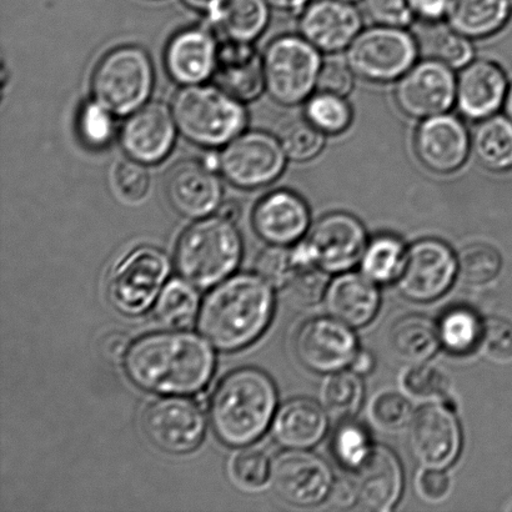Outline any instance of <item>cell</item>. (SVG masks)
Masks as SVG:
<instances>
[{"label":"cell","instance_id":"obj_1","mask_svg":"<svg viewBox=\"0 0 512 512\" xmlns=\"http://www.w3.org/2000/svg\"><path fill=\"white\" fill-rule=\"evenodd\" d=\"M125 374L138 388L162 395L200 393L212 380L215 355L205 340L188 331L143 336L129 346Z\"/></svg>","mask_w":512,"mask_h":512},{"label":"cell","instance_id":"obj_2","mask_svg":"<svg viewBox=\"0 0 512 512\" xmlns=\"http://www.w3.org/2000/svg\"><path fill=\"white\" fill-rule=\"evenodd\" d=\"M274 305L273 290L261 276L235 275L204 299L198 329L218 350H242L268 329Z\"/></svg>","mask_w":512,"mask_h":512},{"label":"cell","instance_id":"obj_3","mask_svg":"<svg viewBox=\"0 0 512 512\" xmlns=\"http://www.w3.org/2000/svg\"><path fill=\"white\" fill-rule=\"evenodd\" d=\"M276 406L278 391L268 374L256 368L237 369L214 389L210 423L222 443L242 448L265 434L273 424Z\"/></svg>","mask_w":512,"mask_h":512},{"label":"cell","instance_id":"obj_4","mask_svg":"<svg viewBox=\"0 0 512 512\" xmlns=\"http://www.w3.org/2000/svg\"><path fill=\"white\" fill-rule=\"evenodd\" d=\"M242 254L238 228L218 215L199 219L185 230L175 249V265L189 284L208 289L238 268Z\"/></svg>","mask_w":512,"mask_h":512},{"label":"cell","instance_id":"obj_5","mask_svg":"<svg viewBox=\"0 0 512 512\" xmlns=\"http://www.w3.org/2000/svg\"><path fill=\"white\" fill-rule=\"evenodd\" d=\"M172 112L183 137L204 148L229 144L248 124L243 103L217 85H187L180 89L174 95Z\"/></svg>","mask_w":512,"mask_h":512},{"label":"cell","instance_id":"obj_6","mask_svg":"<svg viewBox=\"0 0 512 512\" xmlns=\"http://www.w3.org/2000/svg\"><path fill=\"white\" fill-rule=\"evenodd\" d=\"M153 87L152 59L135 45L115 48L105 55L92 78L95 102L117 117H127L144 107Z\"/></svg>","mask_w":512,"mask_h":512},{"label":"cell","instance_id":"obj_7","mask_svg":"<svg viewBox=\"0 0 512 512\" xmlns=\"http://www.w3.org/2000/svg\"><path fill=\"white\" fill-rule=\"evenodd\" d=\"M320 50L301 35H284L264 53L265 89L285 107L306 102L313 95L323 65Z\"/></svg>","mask_w":512,"mask_h":512},{"label":"cell","instance_id":"obj_8","mask_svg":"<svg viewBox=\"0 0 512 512\" xmlns=\"http://www.w3.org/2000/svg\"><path fill=\"white\" fill-rule=\"evenodd\" d=\"M419 44L405 28L361 30L346 49V62L356 77L370 83L398 82L419 57Z\"/></svg>","mask_w":512,"mask_h":512},{"label":"cell","instance_id":"obj_9","mask_svg":"<svg viewBox=\"0 0 512 512\" xmlns=\"http://www.w3.org/2000/svg\"><path fill=\"white\" fill-rule=\"evenodd\" d=\"M368 243L360 220L339 212L319 219L293 250L299 265L311 264L328 274H343L360 263Z\"/></svg>","mask_w":512,"mask_h":512},{"label":"cell","instance_id":"obj_10","mask_svg":"<svg viewBox=\"0 0 512 512\" xmlns=\"http://www.w3.org/2000/svg\"><path fill=\"white\" fill-rule=\"evenodd\" d=\"M286 159L278 138L252 130L227 144L219 155V170L234 187L263 188L283 174Z\"/></svg>","mask_w":512,"mask_h":512},{"label":"cell","instance_id":"obj_11","mask_svg":"<svg viewBox=\"0 0 512 512\" xmlns=\"http://www.w3.org/2000/svg\"><path fill=\"white\" fill-rule=\"evenodd\" d=\"M172 270L168 256L153 247H140L114 269L109 284L112 304L120 313L139 315L157 299Z\"/></svg>","mask_w":512,"mask_h":512},{"label":"cell","instance_id":"obj_12","mask_svg":"<svg viewBox=\"0 0 512 512\" xmlns=\"http://www.w3.org/2000/svg\"><path fill=\"white\" fill-rule=\"evenodd\" d=\"M458 270V258L448 244L421 239L406 250L403 270L396 281L406 299L430 303L448 293Z\"/></svg>","mask_w":512,"mask_h":512},{"label":"cell","instance_id":"obj_13","mask_svg":"<svg viewBox=\"0 0 512 512\" xmlns=\"http://www.w3.org/2000/svg\"><path fill=\"white\" fill-rule=\"evenodd\" d=\"M143 429L158 449L173 455L192 453L207 431V420L195 401L163 398L153 401L143 415Z\"/></svg>","mask_w":512,"mask_h":512},{"label":"cell","instance_id":"obj_14","mask_svg":"<svg viewBox=\"0 0 512 512\" xmlns=\"http://www.w3.org/2000/svg\"><path fill=\"white\" fill-rule=\"evenodd\" d=\"M456 79L454 69L439 60H421L396 83L395 102L414 119L448 113L456 104Z\"/></svg>","mask_w":512,"mask_h":512},{"label":"cell","instance_id":"obj_15","mask_svg":"<svg viewBox=\"0 0 512 512\" xmlns=\"http://www.w3.org/2000/svg\"><path fill=\"white\" fill-rule=\"evenodd\" d=\"M275 494L296 508H313L328 499L334 484L329 465L306 450L288 449L271 461Z\"/></svg>","mask_w":512,"mask_h":512},{"label":"cell","instance_id":"obj_16","mask_svg":"<svg viewBox=\"0 0 512 512\" xmlns=\"http://www.w3.org/2000/svg\"><path fill=\"white\" fill-rule=\"evenodd\" d=\"M410 449L424 469L445 470L459 458L461 428L453 401L425 406L410 423Z\"/></svg>","mask_w":512,"mask_h":512},{"label":"cell","instance_id":"obj_17","mask_svg":"<svg viewBox=\"0 0 512 512\" xmlns=\"http://www.w3.org/2000/svg\"><path fill=\"white\" fill-rule=\"evenodd\" d=\"M294 349L304 368L316 374H333L350 366L358 353V341L349 325L331 316L301 325Z\"/></svg>","mask_w":512,"mask_h":512},{"label":"cell","instance_id":"obj_18","mask_svg":"<svg viewBox=\"0 0 512 512\" xmlns=\"http://www.w3.org/2000/svg\"><path fill=\"white\" fill-rule=\"evenodd\" d=\"M414 148L420 163L435 174L459 170L471 152V138L463 120L445 113L424 119L416 129Z\"/></svg>","mask_w":512,"mask_h":512},{"label":"cell","instance_id":"obj_19","mask_svg":"<svg viewBox=\"0 0 512 512\" xmlns=\"http://www.w3.org/2000/svg\"><path fill=\"white\" fill-rule=\"evenodd\" d=\"M177 123L167 105L145 104L129 115L120 130V144L130 159L145 165L163 162L177 139Z\"/></svg>","mask_w":512,"mask_h":512},{"label":"cell","instance_id":"obj_20","mask_svg":"<svg viewBox=\"0 0 512 512\" xmlns=\"http://www.w3.org/2000/svg\"><path fill=\"white\" fill-rule=\"evenodd\" d=\"M217 170L198 160H182L169 169L165 192L170 205L189 219H203L222 207L223 185Z\"/></svg>","mask_w":512,"mask_h":512},{"label":"cell","instance_id":"obj_21","mask_svg":"<svg viewBox=\"0 0 512 512\" xmlns=\"http://www.w3.org/2000/svg\"><path fill=\"white\" fill-rule=\"evenodd\" d=\"M299 17L301 37L326 54L348 49L363 28L358 8L341 0L310 2Z\"/></svg>","mask_w":512,"mask_h":512},{"label":"cell","instance_id":"obj_22","mask_svg":"<svg viewBox=\"0 0 512 512\" xmlns=\"http://www.w3.org/2000/svg\"><path fill=\"white\" fill-rule=\"evenodd\" d=\"M508 90V79L498 64L473 60L456 79V107L466 119L481 122L504 107Z\"/></svg>","mask_w":512,"mask_h":512},{"label":"cell","instance_id":"obj_23","mask_svg":"<svg viewBox=\"0 0 512 512\" xmlns=\"http://www.w3.org/2000/svg\"><path fill=\"white\" fill-rule=\"evenodd\" d=\"M310 210L305 200L290 190H275L256 205L253 227L270 245L289 247L300 242L310 229Z\"/></svg>","mask_w":512,"mask_h":512},{"label":"cell","instance_id":"obj_24","mask_svg":"<svg viewBox=\"0 0 512 512\" xmlns=\"http://www.w3.org/2000/svg\"><path fill=\"white\" fill-rule=\"evenodd\" d=\"M219 45L209 29L194 27L175 34L165 50V67L178 84L197 85L213 77Z\"/></svg>","mask_w":512,"mask_h":512},{"label":"cell","instance_id":"obj_25","mask_svg":"<svg viewBox=\"0 0 512 512\" xmlns=\"http://www.w3.org/2000/svg\"><path fill=\"white\" fill-rule=\"evenodd\" d=\"M213 79L240 102H254L265 89L264 58L252 43L225 40L219 47Z\"/></svg>","mask_w":512,"mask_h":512},{"label":"cell","instance_id":"obj_26","mask_svg":"<svg viewBox=\"0 0 512 512\" xmlns=\"http://www.w3.org/2000/svg\"><path fill=\"white\" fill-rule=\"evenodd\" d=\"M354 473L359 503L365 509L388 512L399 503L404 489V473L394 451L375 445L368 459Z\"/></svg>","mask_w":512,"mask_h":512},{"label":"cell","instance_id":"obj_27","mask_svg":"<svg viewBox=\"0 0 512 512\" xmlns=\"http://www.w3.org/2000/svg\"><path fill=\"white\" fill-rule=\"evenodd\" d=\"M325 305L333 318L350 328H363L373 321L380 308V293L364 274L346 273L331 281Z\"/></svg>","mask_w":512,"mask_h":512},{"label":"cell","instance_id":"obj_28","mask_svg":"<svg viewBox=\"0 0 512 512\" xmlns=\"http://www.w3.org/2000/svg\"><path fill=\"white\" fill-rule=\"evenodd\" d=\"M328 415L314 400H289L276 411L273 436L286 449L308 450L324 439Z\"/></svg>","mask_w":512,"mask_h":512},{"label":"cell","instance_id":"obj_29","mask_svg":"<svg viewBox=\"0 0 512 512\" xmlns=\"http://www.w3.org/2000/svg\"><path fill=\"white\" fill-rule=\"evenodd\" d=\"M512 15V0H451L448 23L456 32L473 39L500 32Z\"/></svg>","mask_w":512,"mask_h":512},{"label":"cell","instance_id":"obj_30","mask_svg":"<svg viewBox=\"0 0 512 512\" xmlns=\"http://www.w3.org/2000/svg\"><path fill=\"white\" fill-rule=\"evenodd\" d=\"M389 346L401 363H426L441 346L438 325L423 315L404 316L391 326Z\"/></svg>","mask_w":512,"mask_h":512},{"label":"cell","instance_id":"obj_31","mask_svg":"<svg viewBox=\"0 0 512 512\" xmlns=\"http://www.w3.org/2000/svg\"><path fill=\"white\" fill-rule=\"evenodd\" d=\"M471 152L481 167L493 173L512 169V120L495 114L481 120L471 137Z\"/></svg>","mask_w":512,"mask_h":512},{"label":"cell","instance_id":"obj_32","mask_svg":"<svg viewBox=\"0 0 512 512\" xmlns=\"http://www.w3.org/2000/svg\"><path fill=\"white\" fill-rule=\"evenodd\" d=\"M269 7L265 0H227L210 22L217 25L227 40L253 43L268 27Z\"/></svg>","mask_w":512,"mask_h":512},{"label":"cell","instance_id":"obj_33","mask_svg":"<svg viewBox=\"0 0 512 512\" xmlns=\"http://www.w3.org/2000/svg\"><path fill=\"white\" fill-rule=\"evenodd\" d=\"M484 323L473 310L455 306L443 316L438 325L440 345L453 355H469L479 349Z\"/></svg>","mask_w":512,"mask_h":512},{"label":"cell","instance_id":"obj_34","mask_svg":"<svg viewBox=\"0 0 512 512\" xmlns=\"http://www.w3.org/2000/svg\"><path fill=\"white\" fill-rule=\"evenodd\" d=\"M405 245L394 235H378L371 239L361 258V273L375 284H388L398 280L403 270Z\"/></svg>","mask_w":512,"mask_h":512},{"label":"cell","instance_id":"obj_35","mask_svg":"<svg viewBox=\"0 0 512 512\" xmlns=\"http://www.w3.org/2000/svg\"><path fill=\"white\" fill-rule=\"evenodd\" d=\"M286 157L295 163H306L323 152L326 135L304 115H290L279 123L276 132Z\"/></svg>","mask_w":512,"mask_h":512},{"label":"cell","instance_id":"obj_36","mask_svg":"<svg viewBox=\"0 0 512 512\" xmlns=\"http://www.w3.org/2000/svg\"><path fill=\"white\" fill-rule=\"evenodd\" d=\"M198 309L197 291L182 280H173L160 294L154 315L167 328L182 329L193 323Z\"/></svg>","mask_w":512,"mask_h":512},{"label":"cell","instance_id":"obj_37","mask_svg":"<svg viewBox=\"0 0 512 512\" xmlns=\"http://www.w3.org/2000/svg\"><path fill=\"white\" fill-rule=\"evenodd\" d=\"M423 50L429 58L439 60L451 69H463L473 62L474 45L471 39L456 32L455 29L444 27L441 23L429 24Z\"/></svg>","mask_w":512,"mask_h":512},{"label":"cell","instance_id":"obj_38","mask_svg":"<svg viewBox=\"0 0 512 512\" xmlns=\"http://www.w3.org/2000/svg\"><path fill=\"white\" fill-rule=\"evenodd\" d=\"M321 401L335 418L351 419L358 413L364 398L360 375L354 371L329 374L321 388Z\"/></svg>","mask_w":512,"mask_h":512},{"label":"cell","instance_id":"obj_39","mask_svg":"<svg viewBox=\"0 0 512 512\" xmlns=\"http://www.w3.org/2000/svg\"><path fill=\"white\" fill-rule=\"evenodd\" d=\"M305 117L325 135H339L353 122V109L341 95L319 92L306 100Z\"/></svg>","mask_w":512,"mask_h":512},{"label":"cell","instance_id":"obj_40","mask_svg":"<svg viewBox=\"0 0 512 512\" xmlns=\"http://www.w3.org/2000/svg\"><path fill=\"white\" fill-rule=\"evenodd\" d=\"M458 274L465 284L484 286L499 278L503 270L501 254L490 245L471 244L458 256Z\"/></svg>","mask_w":512,"mask_h":512},{"label":"cell","instance_id":"obj_41","mask_svg":"<svg viewBox=\"0 0 512 512\" xmlns=\"http://www.w3.org/2000/svg\"><path fill=\"white\" fill-rule=\"evenodd\" d=\"M370 435L364 425L344 419L333 436L334 458L344 468L355 471L364 463L373 450Z\"/></svg>","mask_w":512,"mask_h":512},{"label":"cell","instance_id":"obj_42","mask_svg":"<svg viewBox=\"0 0 512 512\" xmlns=\"http://www.w3.org/2000/svg\"><path fill=\"white\" fill-rule=\"evenodd\" d=\"M403 388L410 396L420 400H444L449 381L436 366L426 363L411 365L403 376Z\"/></svg>","mask_w":512,"mask_h":512},{"label":"cell","instance_id":"obj_43","mask_svg":"<svg viewBox=\"0 0 512 512\" xmlns=\"http://www.w3.org/2000/svg\"><path fill=\"white\" fill-rule=\"evenodd\" d=\"M370 418L380 430L396 433L410 425L414 418L413 406L398 393L380 394L371 404Z\"/></svg>","mask_w":512,"mask_h":512},{"label":"cell","instance_id":"obj_44","mask_svg":"<svg viewBox=\"0 0 512 512\" xmlns=\"http://www.w3.org/2000/svg\"><path fill=\"white\" fill-rule=\"evenodd\" d=\"M296 268L294 250L281 245H270L256 259V273L275 288H286Z\"/></svg>","mask_w":512,"mask_h":512},{"label":"cell","instance_id":"obj_45","mask_svg":"<svg viewBox=\"0 0 512 512\" xmlns=\"http://www.w3.org/2000/svg\"><path fill=\"white\" fill-rule=\"evenodd\" d=\"M115 192L125 202L138 203L147 197L152 178L145 164L134 159L120 160L113 170Z\"/></svg>","mask_w":512,"mask_h":512},{"label":"cell","instance_id":"obj_46","mask_svg":"<svg viewBox=\"0 0 512 512\" xmlns=\"http://www.w3.org/2000/svg\"><path fill=\"white\" fill-rule=\"evenodd\" d=\"M114 114L99 103L84 105L79 115V132L85 143L92 148H103L110 143L115 133Z\"/></svg>","mask_w":512,"mask_h":512},{"label":"cell","instance_id":"obj_47","mask_svg":"<svg viewBox=\"0 0 512 512\" xmlns=\"http://www.w3.org/2000/svg\"><path fill=\"white\" fill-rule=\"evenodd\" d=\"M328 273L315 265H298L286 288L300 305L318 304L328 290Z\"/></svg>","mask_w":512,"mask_h":512},{"label":"cell","instance_id":"obj_48","mask_svg":"<svg viewBox=\"0 0 512 512\" xmlns=\"http://www.w3.org/2000/svg\"><path fill=\"white\" fill-rule=\"evenodd\" d=\"M479 349L486 359L506 364L512 361V321L491 318L485 321Z\"/></svg>","mask_w":512,"mask_h":512},{"label":"cell","instance_id":"obj_49","mask_svg":"<svg viewBox=\"0 0 512 512\" xmlns=\"http://www.w3.org/2000/svg\"><path fill=\"white\" fill-rule=\"evenodd\" d=\"M364 12L375 25L406 28L414 22L410 0H361Z\"/></svg>","mask_w":512,"mask_h":512},{"label":"cell","instance_id":"obj_50","mask_svg":"<svg viewBox=\"0 0 512 512\" xmlns=\"http://www.w3.org/2000/svg\"><path fill=\"white\" fill-rule=\"evenodd\" d=\"M271 463L263 451L245 450L234 460L235 478L248 488H260L270 480Z\"/></svg>","mask_w":512,"mask_h":512},{"label":"cell","instance_id":"obj_51","mask_svg":"<svg viewBox=\"0 0 512 512\" xmlns=\"http://www.w3.org/2000/svg\"><path fill=\"white\" fill-rule=\"evenodd\" d=\"M356 75L351 70L348 62L333 59L321 65L318 85L316 89L320 92L333 93L346 97L354 88Z\"/></svg>","mask_w":512,"mask_h":512},{"label":"cell","instance_id":"obj_52","mask_svg":"<svg viewBox=\"0 0 512 512\" xmlns=\"http://www.w3.org/2000/svg\"><path fill=\"white\" fill-rule=\"evenodd\" d=\"M416 488L421 499L426 503L438 504L448 498L451 491V480L444 470L425 469L416 481Z\"/></svg>","mask_w":512,"mask_h":512},{"label":"cell","instance_id":"obj_53","mask_svg":"<svg viewBox=\"0 0 512 512\" xmlns=\"http://www.w3.org/2000/svg\"><path fill=\"white\" fill-rule=\"evenodd\" d=\"M415 18L426 24H438L448 18L451 0H410Z\"/></svg>","mask_w":512,"mask_h":512},{"label":"cell","instance_id":"obj_54","mask_svg":"<svg viewBox=\"0 0 512 512\" xmlns=\"http://www.w3.org/2000/svg\"><path fill=\"white\" fill-rule=\"evenodd\" d=\"M329 504L336 509H349L359 501L355 481L340 479L334 481L328 496Z\"/></svg>","mask_w":512,"mask_h":512},{"label":"cell","instance_id":"obj_55","mask_svg":"<svg viewBox=\"0 0 512 512\" xmlns=\"http://www.w3.org/2000/svg\"><path fill=\"white\" fill-rule=\"evenodd\" d=\"M129 346L130 344L127 336L123 334H113L109 336L107 341H105L104 349L110 359L118 361L120 359H124Z\"/></svg>","mask_w":512,"mask_h":512},{"label":"cell","instance_id":"obj_56","mask_svg":"<svg viewBox=\"0 0 512 512\" xmlns=\"http://www.w3.org/2000/svg\"><path fill=\"white\" fill-rule=\"evenodd\" d=\"M375 368L374 355L368 350H358V353L351 361L350 369L360 376L368 375Z\"/></svg>","mask_w":512,"mask_h":512},{"label":"cell","instance_id":"obj_57","mask_svg":"<svg viewBox=\"0 0 512 512\" xmlns=\"http://www.w3.org/2000/svg\"><path fill=\"white\" fill-rule=\"evenodd\" d=\"M187 7L208 14L209 20L217 17L227 0H183Z\"/></svg>","mask_w":512,"mask_h":512},{"label":"cell","instance_id":"obj_58","mask_svg":"<svg viewBox=\"0 0 512 512\" xmlns=\"http://www.w3.org/2000/svg\"><path fill=\"white\" fill-rule=\"evenodd\" d=\"M271 8L293 14H301L311 0H265Z\"/></svg>","mask_w":512,"mask_h":512},{"label":"cell","instance_id":"obj_59","mask_svg":"<svg viewBox=\"0 0 512 512\" xmlns=\"http://www.w3.org/2000/svg\"><path fill=\"white\" fill-rule=\"evenodd\" d=\"M219 215L220 217L232 220V222H234V220L238 218L239 209L235 204H224L219 208Z\"/></svg>","mask_w":512,"mask_h":512},{"label":"cell","instance_id":"obj_60","mask_svg":"<svg viewBox=\"0 0 512 512\" xmlns=\"http://www.w3.org/2000/svg\"><path fill=\"white\" fill-rule=\"evenodd\" d=\"M504 109L506 115L512 120V84L509 87L508 94H506Z\"/></svg>","mask_w":512,"mask_h":512},{"label":"cell","instance_id":"obj_61","mask_svg":"<svg viewBox=\"0 0 512 512\" xmlns=\"http://www.w3.org/2000/svg\"><path fill=\"white\" fill-rule=\"evenodd\" d=\"M341 2H346V3H356V2H360V0H341Z\"/></svg>","mask_w":512,"mask_h":512}]
</instances>
